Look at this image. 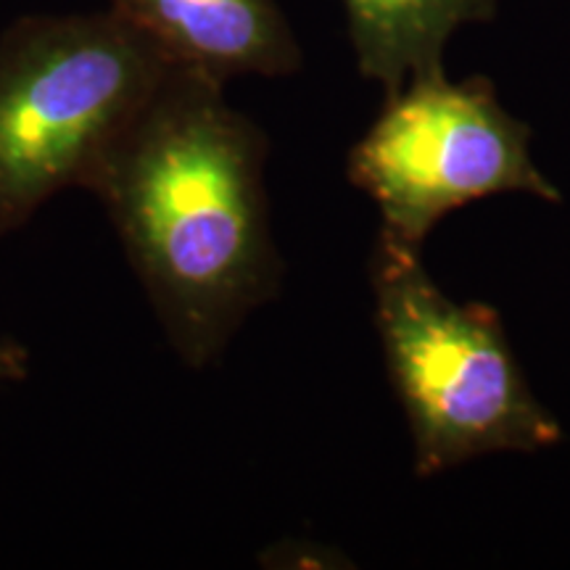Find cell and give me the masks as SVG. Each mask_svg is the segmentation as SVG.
Wrapping results in <instances>:
<instances>
[{
	"instance_id": "cell-1",
	"label": "cell",
	"mask_w": 570,
	"mask_h": 570,
	"mask_svg": "<svg viewBox=\"0 0 570 570\" xmlns=\"http://www.w3.org/2000/svg\"><path fill=\"white\" fill-rule=\"evenodd\" d=\"M267 151L265 130L227 104L225 82L169 67L88 190L188 370L214 365L281 291Z\"/></svg>"
},
{
	"instance_id": "cell-2",
	"label": "cell",
	"mask_w": 570,
	"mask_h": 570,
	"mask_svg": "<svg viewBox=\"0 0 570 570\" xmlns=\"http://www.w3.org/2000/svg\"><path fill=\"white\" fill-rule=\"evenodd\" d=\"M169 63L109 9L30 13L0 32V235L98 169Z\"/></svg>"
},
{
	"instance_id": "cell-3",
	"label": "cell",
	"mask_w": 570,
	"mask_h": 570,
	"mask_svg": "<svg viewBox=\"0 0 570 570\" xmlns=\"http://www.w3.org/2000/svg\"><path fill=\"white\" fill-rule=\"evenodd\" d=\"M375 331L407 415L415 473H446L483 454L560 444L562 425L533 394L502 320L489 304L454 302L407 252L375 240Z\"/></svg>"
},
{
	"instance_id": "cell-4",
	"label": "cell",
	"mask_w": 570,
	"mask_h": 570,
	"mask_svg": "<svg viewBox=\"0 0 570 570\" xmlns=\"http://www.w3.org/2000/svg\"><path fill=\"white\" fill-rule=\"evenodd\" d=\"M348 183L381 214L383 244L420 252L446 214L499 194L560 204L531 159V127L499 104L489 77L452 82L415 75L386 104L346 159Z\"/></svg>"
},
{
	"instance_id": "cell-5",
	"label": "cell",
	"mask_w": 570,
	"mask_h": 570,
	"mask_svg": "<svg viewBox=\"0 0 570 570\" xmlns=\"http://www.w3.org/2000/svg\"><path fill=\"white\" fill-rule=\"evenodd\" d=\"M106 9L142 35L173 67L219 82L288 77L302 48L277 0H106Z\"/></svg>"
},
{
	"instance_id": "cell-6",
	"label": "cell",
	"mask_w": 570,
	"mask_h": 570,
	"mask_svg": "<svg viewBox=\"0 0 570 570\" xmlns=\"http://www.w3.org/2000/svg\"><path fill=\"white\" fill-rule=\"evenodd\" d=\"M344 9L360 75L394 92L444 69L449 38L494 19L499 0H344Z\"/></svg>"
},
{
	"instance_id": "cell-7",
	"label": "cell",
	"mask_w": 570,
	"mask_h": 570,
	"mask_svg": "<svg viewBox=\"0 0 570 570\" xmlns=\"http://www.w3.org/2000/svg\"><path fill=\"white\" fill-rule=\"evenodd\" d=\"M30 375V348L11 336H0V383H19Z\"/></svg>"
}]
</instances>
